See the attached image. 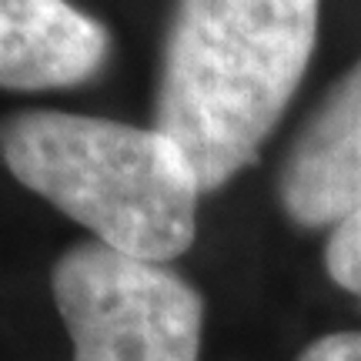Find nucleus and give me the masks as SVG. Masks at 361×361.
<instances>
[{"instance_id": "obj_1", "label": "nucleus", "mask_w": 361, "mask_h": 361, "mask_svg": "<svg viewBox=\"0 0 361 361\" xmlns=\"http://www.w3.org/2000/svg\"><path fill=\"white\" fill-rule=\"evenodd\" d=\"M322 0H174L161 37L154 130L191 161L201 191L255 164L301 87Z\"/></svg>"}, {"instance_id": "obj_2", "label": "nucleus", "mask_w": 361, "mask_h": 361, "mask_svg": "<svg viewBox=\"0 0 361 361\" xmlns=\"http://www.w3.org/2000/svg\"><path fill=\"white\" fill-rule=\"evenodd\" d=\"M0 161L27 191L130 258H180L197 234L201 184L168 134L67 111L0 117Z\"/></svg>"}, {"instance_id": "obj_5", "label": "nucleus", "mask_w": 361, "mask_h": 361, "mask_svg": "<svg viewBox=\"0 0 361 361\" xmlns=\"http://www.w3.org/2000/svg\"><path fill=\"white\" fill-rule=\"evenodd\" d=\"M111 57V34L67 0H0V90H67Z\"/></svg>"}, {"instance_id": "obj_6", "label": "nucleus", "mask_w": 361, "mask_h": 361, "mask_svg": "<svg viewBox=\"0 0 361 361\" xmlns=\"http://www.w3.org/2000/svg\"><path fill=\"white\" fill-rule=\"evenodd\" d=\"M324 271L341 291L361 298V207L331 228L324 245Z\"/></svg>"}, {"instance_id": "obj_3", "label": "nucleus", "mask_w": 361, "mask_h": 361, "mask_svg": "<svg viewBox=\"0 0 361 361\" xmlns=\"http://www.w3.org/2000/svg\"><path fill=\"white\" fill-rule=\"evenodd\" d=\"M71 361H201L204 295L174 268L78 241L51 268Z\"/></svg>"}, {"instance_id": "obj_4", "label": "nucleus", "mask_w": 361, "mask_h": 361, "mask_svg": "<svg viewBox=\"0 0 361 361\" xmlns=\"http://www.w3.org/2000/svg\"><path fill=\"white\" fill-rule=\"evenodd\" d=\"M278 201L298 228H338L361 207V57L324 90L278 168Z\"/></svg>"}, {"instance_id": "obj_7", "label": "nucleus", "mask_w": 361, "mask_h": 361, "mask_svg": "<svg viewBox=\"0 0 361 361\" xmlns=\"http://www.w3.org/2000/svg\"><path fill=\"white\" fill-rule=\"evenodd\" d=\"M295 361H361V328L314 338Z\"/></svg>"}]
</instances>
